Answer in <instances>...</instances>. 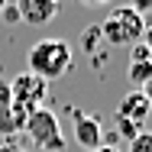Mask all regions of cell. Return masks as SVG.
Listing matches in <instances>:
<instances>
[{
  "instance_id": "1",
  "label": "cell",
  "mask_w": 152,
  "mask_h": 152,
  "mask_svg": "<svg viewBox=\"0 0 152 152\" xmlns=\"http://www.w3.org/2000/svg\"><path fill=\"white\" fill-rule=\"evenodd\" d=\"M71 61H75L71 45L65 39H52L49 36V39H39L29 49V68L26 71L49 84V81H58V78H65L71 71Z\"/></svg>"
},
{
  "instance_id": "2",
  "label": "cell",
  "mask_w": 152,
  "mask_h": 152,
  "mask_svg": "<svg viewBox=\"0 0 152 152\" xmlns=\"http://www.w3.org/2000/svg\"><path fill=\"white\" fill-rule=\"evenodd\" d=\"M146 20L133 10V7H113L110 16L100 23V36L107 45H136L142 42Z\"/></svg>"
},
{
  "instance_id": "3",
  "label": "cell",
  "mask_w": 152,
  "mask_h": 152,
  "mask_svg": "<svg viewBox=\"0 0 152 152\" xmlns=\"http://www.w3.org/2000/svg\"><path fill=\"white\" fill-rule=\"evenodd\" d=\"M23 133L29 136V142L42 152H65V133H61L58 117L49 110V107H39L36 113L26 117Z\"/></svg>"
},
{
  "instance_id": "4",
  "label": "cell",
  "mask_w": 152,
  "mask_h": 152,
  "mask_svg": "<svg viewBox=\"0 0 152 152\" xmlns=\"http://www.w3.org/2000/svg\"><path fill=\"white\" fill-rule=\"evenodd\" d=\"M7 84H10V97H13L16 113H23V117L36 113V110L42 107L45 94H49V84H45L42 78L29 75V71H20V75H16L13 81H7Z\"/></svg>"
},
{
  "instance_id": "5",
  "label": "cell",
  "mask_w": 152,
  "mask_h": 152,
  "mask_svg": "<svg viewBox=\"0 0 152 152\" xmlns=\"http://www.w3.org/2000/svg\"><path fill=\"white\" fill-rule=\"evenodd\" d=\"M71 126H75V142L84 152H94V149L104 146V126H100L97 117L78 110V107H71Z\"/></svg>"
},
{
  "instance_id": "6",
  "label": "cell",
  "mask_w": 152,
  "mask_h": 152,
  "mask_svg": "<svg viewBox=\"0 0 152 152\" xmlns=\"http://www.w3.org/2000/svg\"><path fill=\"white\" fill-rule=\"evenodd\" d=\"M16 10H20V23H26V26H45L49 20L58 16L61 7L55 0H20Z\"/></svg>"
},
{
  "instance_id": "7",
  "label": "cell",
  "mask_w": 152,
  "mask_h": 152,
  "mask_svg": "<svg viewBox=\"0 0 152 152\" xmlns=\"http://www.w3.org/2000/svg\"><path fill=\"white\" fill-rule=\"evenodd\" d=\"M23 126H26V117L16 113L13 97H10V84L0 78V136H16V133H23Z\"/></svg>"
},
{
  "instance_id": "8",
  "label": "cell",
  "mask_w": 152,
  "mask_h": 152,
  "mask_svg": "<svg viewBox=\"0 0 152 152\" xmlns=\"http://www.w3.org/2000/svg\"><path fill=\"white\" fill-rule=\"evenodd\" d=\"M149 113H152V104L142 97V91H129L120 104H117V113H113V117H120V120H126V123L142 126Z\"/></svg>"
},
{
  "instance_id": "9",
  "label": "cell",
  "mask_w": 152,
  "mask_h": 152,
  "mask_svg": "<svg viewBox=\"0 0 152 152\" xmlns=\"http://www.w3.org/2000/svg\"><path fill=\"white\" fill-rule=\"evenodd\" d=\"M126 78L136 84V91L146 84L152 78V61H129V68H126Z\"/></svg>"
},
{
  "instance_id": "10",
  "label": "cell",
  "mask_w": 152,
  "mask_h": 152,
  "mask_svg": "<svg viewBox=\"0 0 152 152\" xmlns=\"http://www.w3.org/2000/svg\"><path fill=\"white\" fill-rule=\"evenodd\" d=\"M113 126H117V136H120V139H126V142H133V139L142 133V126L126 123V120H120V117H113Z\"/></svg>"
},
{
  "instance_id": "11",
  "label": "cell",
  "mask_w": 152,
  "mask_h": 152,
  "mask_svg": "<svg viewBox=\"0 0 152 152\" xmlns=\"http://www.w3.org/2000/svg\"><path fill=\"white\" fill-rule=\"evenodd\" d=\"M104 42V36H100V26H88L84 36H81V45H84V52H97V45Z\"/></svg>"
},
{
  "instance_id": "12",
  "label": "cell",
  "mask_w": 152,
  "mask_h": 152,
  "mask_svg": "<svg viewBox=\"0 0 152 152\" xmlns=\"http://www.w3.org/2000/svg\"><path fill=\"white\" fill-rule=\"evenodd\" d=\"M126 152H152V133H146V129H142V133H139V136L126 146Z\"/></svg>"
},
{
  "instance_id": "13",
  "label": "cell",
  "mask_w": 152,
  "mask_h": 152,
  "mask_svg": "<svg viewBox=\"0 0 152 152\" xmlns=\"http://www.w3.org/2000/svg\"><path fill=\"white\" fill-rule=\"evenodd\" d=\"M0 16H3V23H7V26H16V23H20V10H16V3H3Z\"/></svg>"
},
{
  "instance_id": "14",
  "label": "cell",
  "mask_w": 152,
  "mask_h": 152,
  "mask_svg": "<svg viewBox=\"0 0 152 152\" xmlns=\"http://www.w3.org/2000/svg\"><path fill=\"white\" fill-rule=\"evenodd\" d=\"M129 61H152V55L142 42H136V45H129Z\"/></svg>"
},
{
  "instance_id": "15",
  "label": "cell",
  "mask_w": 152,
  "mask_h": 152,
  "mask_svg": "<svg viewBox=\"0 0 152 152\" xmlns=\"http://www.w3.org/2000/svg\"><path fill=\"white\" fill-rule=\"evenodd\" d=\"M133 10L146 20V13H152V0H136V3H133Z\"/></svg>"
},
{
  "instance_id": "16",
  "label": "cell",
  "mask_w": 152,
  "mask_h": 152,
  "mask_svg": "<svg viewBox=\"0 0 152 152\" xmlns=\"http://www.w3.org/2000/svg\"><path fill=\"white\" fill-rule=\"evenodd\" d=\"M142 45L149 49V55H152V20L146 23V32H142Z\"/></svg>"
},
{
  "instance_id": "17",
  "label": "cell",
  "mask_w": 152,
  "mask_h": 152,
  "mask_svg": "<svg viewBox=\"0 0 152 152\" xmlns=\"http://www.w3.org/2000/svg\"><path fill=\"white\" fill-rule=\"evenodd\" d=\"M0 152H29V149H26V146H16V142H3Z\"/></svg>"
},
{
  "instance_id": "18",
  "label": "cell",
  "mask_w": 152,
  "mask_h": 152,
  "mask_svg": "<svg viewBox=\"0 0 152 152\" xmlns=\"http://www.w3.org/2000/svg\"><path fill=\"white\" fill-rule=\"evenodd\" d=\"M139 91H142V97H146V100L152 104V78L146 81V84H142V88H139Z\"/></svg>"
},
{
  "instance_id": "19",
  "label": "cell",
  "mask_w": 152,
  "mask_h": 152,
  "mask_svg": "<svg viewBox=\"0 0 152 152\" xmlns=\"http://www.w3.org/2000/svg\"><path fill=\"white\" fill-rule=\"evenodd\" d=\"M94 152H120L117 146H100V149H94Z\"/></svg>"
},
{
  "instance_id": "20",
  "label": "cell",
  "mask_w": 152,
  "mask_h": 152,
  "mask_svg": "<svg viewBox=\"0 0 152 152\" xmlns=\"http://www.w3.org/2000/svg\"><path fill=\"white\" fill-rule=\"evenodd\" d=\"M0 10H3V0H0Z\"/></svg>"
}]
</instances>
